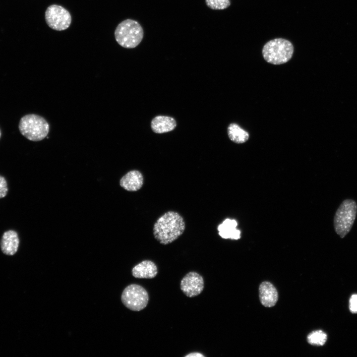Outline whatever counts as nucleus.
<instances>
[{"instance_id": "1", "label": "nucleus", "mask_w": 357, "mask_h": 357, "mask_svg": "<svg viewBox=\"0 0 357 357\" xmlns=\"http://www.w3.org/2000/svg\"><path fill=\"white\" fill-rule=\"evenodd\" d=\"M185 223L177 212L169 211L158 218L154 224L155 238L161 244L167 245L177 239L183 233Z\"/></svg>"}, {"instance_id": "20", "label": "nucleus", "mask_w": 357, "mask_h": 357, "mask_svg": "<svg viewBox=\"0 0 357 357\" xmlns=\"http://www.w3.org/2000/svg\"><path fill=\"white\" fill-rule=\"evenodd\" d=\"M185 357H204V356L200 353H191L185 356Z\"/></svg>"}, {"instance_id": "12", "label": "nucleus", "mask_w": 357, "mask_h": 357, "mask_svg": "<svg viewBox=\"0 0 357 357\" xmlns=\"http://www.w3.org/2000/svg\"><path fill=\"white\" fill-rule=\"evenodd\" d=\"M131 273L136 278L152 279L156 276L158 268L154 262L145 260L133 267Z\"/></svg>"}, {"instance_id": "3", "label": "nucleus", "mask_w": 357, "mask_h": 357, "mask_svg": "<svg viewBox=\"0 0 357 357\" xmlns=\"http://www.w3.org/2000/svg\"><path fill=\"white\" fill-rule=\"evenodd\" d=\"M262 55L268 62L279 65L289 61L294 53V47L289 41L276 38L266 43L262 49Z\"/></svg>"}, {"instance_id": "14", "label": "nucleus", "mask_w": 357, "mask_h": 357, "mask_svg": "<svg viewBox=\"0 0 357 357\" xmlns=\"http://www.w3.org/2000/svg\"><path fill=\"white\" fill-rule=\"evenodd\" d=\"M176 121L172 117L159 116L151 121V128L157 133H163L173 130L176 126Z\"/></svg>"}, {"instance_id": "11", "label": "nucleus", "mask_w": 357, "mask_h": 357, "mask_svg": "<svg viewBox=\"0 0 357 357\" xmlns=\"http://www.w3.org/2000/svg\"><path fill=\"white\" fill-rule=\"evenodd\" d=\"M0 248L2 252L8 255H13L17 251L19 239L17 232L10 230L3 234L0 240Z\"/></svg>"}, {"instance_id": "10", "label": "nucleus", "mask_w": 357, "mask_h": 357, "mask_svg": "<svg viewBox=\"0 0 357 357\" xmlns=\"http://www.w3.org/2000/svg\"><path fill=\"white\" fill-rule=\"evenodd\" d=\"M144 178L138 170H132L123 176L119 181L120 185L128 191H136L142 187Z\"/></svg>"}, {"instance_id": "5", "label": "nucleus", "mask_w": 357, "mask_h": 357, "mask_svg": "<svg viewBox=\"0 0 357 357\" xmlns=\"http://www.w3.org/2000/svg\"><path fill=\"white\" fill-rule=\"evenodd\" d=\"M357 212V205L352 199H346L337 210L334 218V227L336 233L341 238L350 231Z\"/></svg>"}, {"instance_id": "9", "label": "nucleus", "mask_w": 357, "mask_h": 357, "mask_svg": "<svg viewBox=\"0 0 357 357\" xmlns=\"http://www.w3.org/2000/svg\"><path fill=\"white\" fill-rule=\"evenodd\" d=\"M259 299L261 304L267 307L274 306L278 299L276 288L270 282L264 281L259 287Z\"/></svg>"}, {"instance_id": "19", "label": "nucleus", "mask_w": 357, "mask_h": 357, "mask_svg": "<svg viewBox=\"0 0 357 357\" xmlns=\"http://www.w3.org/2000/svg\"><path fill=\"white\" fill-rule=\"evenodd\" d=\"M349 308L352 313H357V294H354L351 297L349 302Z\"/></svg>"}, {"instance_id": "2", "label": "nucleus", "mask_w": 357, "mask_h": 357, "mask_svg": "<svg viewBox=\"0 0 357 357\" xmlns=\"http://www.w3.org/2000/svg\"><path fill=\"white\" fill-rule=\"evenodd\" d=\"M143 35L141 25L137 21L131 19L121 21L115 31L116 41L121 47L128 49L137 47L142 41Z\"/></svg>"}, {"instance_id": "7", "label": "nucleus", "mask_w": 357, "mask_h": 357, "mask_svg": "<svg viewBox=\"0 0 357 357\" xmlns=\"http://www.w3.org/2000/svg\"><path fill=\"white\" fill-rule=\"evenodd\" d=\"M45 20L52 29L62 31L67 29L71 22L69 12L60 5L52 4L45 11Z\"/></svg>"}, {"instance_id": "15", "label": "nucleus", "mask_w": 357, "mask_h": 357, "mask_svg": "<svg viewBox=\"0 0 357 357\" xmlns=\"http://www.w3.org/2000/svg\"><path fill=\"white\" fill-rule=\"evenodd\" d=\"M228 134L230 140L236 143H244L249 138L248 133L235 123L229 125Z\"/></svg>"}, {"instance_id": "17", "label": "nucleus", "mask_w": 357, "mask_h": 357, "mask_svg": "<svg viewBox=\"0 0 357 357\" xmlns=\"http://www.w3.org/2000/svg\"><path fill=\"white\" fill-rule=\"evenodd\" d=\"M207 6L212 9L222 10L231 5L230 0H205Z\"/></svg>"}, {"instance_id": "21", "label": "nucleus", "mask_w": 357, "mask_h": 357, "mask_svg": "<svg viewBox=\"0 0 357 357\" xmlns=\"http://www.w3.org/2000/svg\"><path fill=\"white\" fill-rule=\"evenodd\" d=\"M1 131H0V137H1Z\"/></svg>"}, {"instance_id": "18", "label": "nucleus", "mask_w": 357, "mask_h": 357, "mask_svg": "<svg viewBox=\"0 0 357 357\" xmlns=\"http://www.w3.org/2000/svg\"><path fill=\"white\" fill-rule=\"evenodd\" d=\"M8 191L7 183L5 178L0 175V198L4 197Z\"/></svg>"}, {"instance_id": "16", "label": "nucleus", "mask_w": 357, "mask_h": 357, "mask_svg": "<svg viewBox=\"0 0 357 357\" xmlns=\"http://www.w3.org/2000/svg\"><path fill=\"white\" fill-rule=\"evenodd\" d=\"M327 338V336L325 333L322 330H316L308 335L307 340L311 345L322 346L325 343Z\"/></svg>"}, {"instance_id": "6", "label": "nucleus", "mask_w": 357, "mask_h": 357, "mask_svg": "<svg viewBox=\"0 0 357 357\" xmlns=\"http://www.w3.org/2000/svg\"><path fill=\"white\" fill-rule=\"evenodd\" d=\"M121 300L127 308L132 311H139L147 306L149 295L143 287L133 284L127 286L123 290Z\"/></svg>"}, {"instance_id": "4", "label": "nucleus", "mask_w": 357, "mask_h": 357, "mask_svg": "<svg viewBox=\"0 0 357 357\" xmlns=\"http://www.w3.org/2000/svg\"><path fill=\"white\" fill-rule=\"evenodd\" d=\"M18 128L21 134L28 140L40 141L47 136L50 126L42 117L35 114H28L21 118Z\"/></svg>"}, {"instance_id": "8", "label": "nucleus", "mask_w": 357, "mask_h": 357, "mask_svg": "<svg viewBox=\"0 0 357 357\" xmlns=\"http://www.w3.org/2000/svg\"><path fill=\"white\" fill-rule=\"evenodd\" d=\"M204 286L203 277L194 271L186 274L181 280L180 284L181 291L189 298L199 295L202 292Z\"/></svg>"}, {"instance_id": "13", "label": "nucleus", "mask_w": 357, "mask_h": 357, "mask_svg": "<svg viewBox=\"0 0 357 357\" xmlns=\"http://www.w3.org/2000/svg\"><path fill=\"white\" fill-rule=\"evenodd\" d=\"M237 226L235 220L226 219L218 226V234L223 238L237 240L240 238V231L237 229Z\"/></svg>"}]
</instances>
